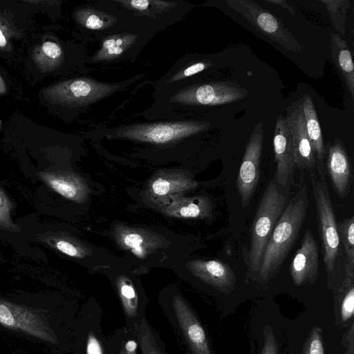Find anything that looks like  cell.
Segmentation results:
<instances>
[{
  "instance_id": "ffe728a7",
  "label": "cell",
  "mask_w": 354,
  "mask_h": 354,
  "mask_svg": "<svg viewBox=\"0 0 354 354\" xmlns=\"http://www.w3.org/2000/svg\"><path fill=\"white\" fill-rule=\"evenodd\" d=\"M337 232L346 255V275L354 279V216L339 222Z\"/></svg>"
},
{
  "instance_id": "f1b7e54d",
  "label": "cell",
  "mask_w": 354,
  "mask_h": 354,
  "mask_svg": "<svg viewBox=\"0 0 354 354\" xmlns=\"http://www.w3.org/2000/svg\"><path fill=\"white\" fill-rule=\"evenodd\" d=\"M87 354H102L100 346L93 337H91L88 342Z\"/></svg>"
},
{
  "instance_id": "277c9868",
  "label": "cell",
  "mask_w": 354,
  "mask_h": 354,
  "mask_svg": "<svg viewBox=\"0 0 354 354\" xmlns=\"http://www.w3.org/2000/svg\"><path fill=\"white\" fill-rule=\"evenodd\" d=\"M285 204V197L279 193L274 180H271L263 192L251 227L248 254L250 274L258 272L265 248Z\"/></svg>"
},
{
  "instance_id": "6da1fadb",
  "label": "cell",
  "mask_w": 354,
  "mask_h": 354,
  "mask_svg": "<svg viewBox=\"0 0 354 354\" xmlns=\"http://www.w3.org/2000/svg\"><path fill=\"white\" fill-rule=\"evenodd\" d=\"M307 191L301 177L299 190L284 208L265 248L257 272L261 284L268 283L278 272L299 236L307 214Z\"/></svg>"
},
{
  "instance_id": "d6986e66",
  "label": "cell",
  "mask_w": 354,
  "mask_h": 354,
  "mask_svg": "<svg viewBox=\"0 0 354 354\" xmlns=\"http://www.w3.org/2000/svg\"><path fill=\"white\" fill-rule=\"evenodd\" d=\"M32 59L41 71L50 72L63 64L65 55L60 45L47 41L34 48Z\"/></svg>"
},
{
  "instance_id": "ba28073f",
  "label": "cell",
  "mask_w": 354,
  "mask_h": 354,
  "mask_svg": "<svg viewBox=\"0 0 354 354\" xmlns=\"http://www.w3.org/2000/svg\"><path fill=\"white\" fill-rule=\"evenodd\" d=\"M226 3L270 39L286 50L301 53V47L284 24L258 3L250 0H227Z\"/></svg>"
},
{
  "instance_id": "484cf974",
  "label": "cell",
  "mask_w": 354,
  "mask_h": 354,
  "mask_svg": "<svg viewBox=\"0 0 354 354\" xmlns=\"http://www.w3.org/2000/svg\"><path fill=\"white\" fill-rule=\"evenodd\" d=\"M342 345L345 348L344 354H354V323L352 322L348 329L342 337Z\"/></svg>"
},
{
  "instance_id": "d6a6232c",
  "label": "cell",
  "mask_w": 354,
  "mask_h": 354,
  "mask_svg": "<svg viewBox=\"0 0 354 354\" xmlns=\"http://www.w3.org/2000/svg\"><path fill=\"white\" fill-rule=\"evenodd\" d=\"M6 91H7V88H6V83H5L4 80H3V78L1 77V76L0 75V95L6 93Z\"/></svg>"
},
{
  "instance_id": "7c38bea8",
  "label": "cell",
  "mask_w": 354,
  "mask_h": 354,
  "mask_svg": "<svg viewBox=\"0 0 354 354\" xmlns=\"http://www.w3.org/2000/svg\"><path fill=\"white\" fill-rule=\"evenodd\" d=\"M0 324L45 341L54 342L44 322L30 310L0 299Z\"/></svg>"
},
{
  "instance_id": "4dcf8cb0",
  "label": "cell",
  "mask_w": 354,
  "mask_h": 354,
  "mask_svg": "<svg viewBox=\"0 0 354 354\" xmlns=\"http://www.w3.org/2000/svg\"><path fill=\"white\" fill-rule=\"evenodd\" d=\"M3 24H0V48H6L8 45V28L3 30Z\"/></svg>"
},
{
  "instance_id": "44dd1931",
  "label": "cell",
  "mask_w": 354,
  "mask_h": 354,
  "mask_svg": "<svg viewBox=\"0 0 354 354\" xmlns=\"http://www.w3.org/2000/svg\"><path fill=\"white\" fill-rule=\"evenodd\" d=\"M354 279L346 277L337 289V305L339 309L340 320L346 322L350 320L354 313Z\"/></svg>"
},
{
  "instance_id": "9a60e30c",
  "label": "cell",
  "mask_w": 354,
  "mask_h": 354,
  "mask_svg": "<svg viewBox=\"0 0 354 354\" xmlns=\"http://www.w3.org/2000/svg\"><path fill=\"white\" fill-rule=\"evenodd\" d=\"M196 273L218 290L230 294L236 283L234 273L230 266L217 260L196 261L194 263Z\"/></svg>"
},
{
  "instance_id": "603a6c76",
  "label": "cell",
  "mask_w": 354,
  "mask_h": 354,
  "mask_svg": "<svg viewBox=\"0 0 354 354\" xmlns=\"http://www.w3.org/2000/svg\"><path fill=\"white\" fill-rule=\"evenodd\" d=\"M12 201L0 187V228L10 232H19L20 227L12 219Z\"/></svg>"
},
{
  "instance_id": "4316f807",
  "label": "cell",
  "mask_w": 354,
  "mask_h": 354,
  "mask_svg": "<svg viewBox=\"0 0 354 354\" xmlns=\"http://www.w3.org/2000/svg\"><path fill=\"white\" fill-rule=\"evenodd\" d=\"M142 241L143 240L142 236L135 233L129 234L124 239L125 245L131 248L137 254H139L142 252L141 248Z\"/></svg>"
},
{
  "instance_id": "cb8c5ba5",
  "label": "cell",
  "mask_w": 354,
  "mask_h": 354,
  "mask_svg": "<svg viewBox=\"0 0 354 354\" xmlns=\"http://www.w3.org/2000/svg\"><path fill=\"white\" fill-rule=\"evenodd\" d=\"M301 354H326L321 328L318 326L312 328L304 344Z\"/></svg>"
},
{
  "instance_id": "30bf717a",
  "label": "cell",
  "mask_w": 354,
  "mask_h": 354,
  "mask_svg": "<svg viewBox=\"0 0 354 354\" xmlns=\"http://www.w3.org/2000/svg\"><path fill=\"white\" fill-rule=\"evenodd\" d=\"M286 120L292 138L295 166L315 173V153L306 131L301 99L287 109Z\"/></svg>"
},
{
  "instance_id": "9c48e42d",
  "label": "cell",
  "mask_w": 354,
  "mask_h": 354,
  "mask_svg": "<svg viewBox=\"0 0 354 354\" xmlns=\"http://www.w3.org/2000/svg\"><path fill=\"white\" fill-rule=\"evenodd\" d=\"M263 142V124L259 123L249 137L236 180L243 207L250 205L259 180Z\"/></svg>"
},
{
  "instance_id": "4fadbf2b",
  "label": "cell",
  "mask_w": 354,
  "mask_h": 354,
  "mask_svg": "<svg viewBox=\"0 0 354 354\" xmlns=\"http://www.w3.org/2000/svg\"><path fill=\"white\" fill-rule=\"evenodd\" d=\"M326 168L337 196L346 198L352 183L351 162L344 144L338 138L328 148Z\"/></svg>"
},
{
  "instance_id": "5b68a950",
  "label": "cell",
  "mask_w": 354,
  "mask_h": 354,
  "mask_svg": "<svg viewBox=\"0 0 354 354\" xmlns=\"http://www.w3.org/2000/svg\"><path fill=\"white\" fill-rule=\"evenodd\" d=\"M132 22L156 35L183 21L193 5L185 0H118Z\"/></svg>"
},
{
  "instance_id": "8992f818",
  "label": "cell",
  "mask_w": 354,
  "mask_h": 354,
  "mask_svg": "<svg viewBox=\"0 0 354 354\" xmlns=\"http://www.w3.org/2000/svg\"><path fill=\"white\" fill-rule=\"evenodd\" d=\"M320 239L323 248V260L326 270L333 272L338 257L339 238L337 223L326 179L317 178L310 173Z\"/></svg>"
},
{
  "instance_id": "d4e9b609",
  "label": "cell",
  "mask_w": 354,
  "mask_h": 354,
  "mask_svg": "<svg viewBox=\"0 0 354 354\" xmlns=\"http://www.w3.org/2000/svg\"><path fill=\"white\" fill-rule=\"evenodd\" d=\"M263 335L264 343L261 354H278V343L272 327L268 324L264 327Z\"/></svg>"
},
{
  "instance_id": "7a4b0ae2",
  "label": "cell",
  "mask_w": 354,
  "mask_h": 354,
  "mask_svg": "<svg viewBox=\"0 0 354 354\" xmlns=\"http://www.w3.org/2000/svg\"><path fill=\"white\" fill-rule=\"evenodd\" d=\"M142 75L138 74L118 82H100L86 76L76 77L45 88L42 95L52 104L84 112L102 100L126 90Z\"/></svg>"
},
{
  "instance_id": "83f0119b",
  "label": "cell",
  "mask_w": 354,
  "mask_h": 354,
  "mask_svg": "<svg viewBox=\"0 0 354 354\" xmlns=\"http://www.w3.org/2000/svg\"><path fill=\"white\" fill-rule=\"evenodd\" d=\"M152 189L156 195H165L169 192L170 183L165 179L158 178L153 183Z\"/></svg>"
},
{
  "instance_id": "e0dca14e",
  "label": "cell",
  "mask_w": 354,
  "mask_h": 354,
  "mask_svg": "<svg viewBox=\"0 0 354 354\" xmlns=\"http://www.w3.org/2000/svg\"><path fill=\"white\" fill-rule=\"evenodd\" d=\"M38 177L50 189L62 196L73 201H80L84 187L75 176L66 172L39 171Z\"/></svg>"
},
{
  "instance_id": "f546056e",
  "label": "cell",
  "mask_w": 354,
  "mask_h": 354,
  "mask_svg": "<svg viewBox=\"0 0 354 354\" xmlns=\"http://www.w3.org/2000/svg\"><path fill=\"white\" fill-rule=\"evenodd\" d=\"M265 1L272 3L274 5L279 6L280 7L286 9L292 15H295V12L293 8L288 3V2L285 0H264Z\"/></svg>"
},
{
  "instance_id": "1f68e13d",
  "label": "cell",
  "mask_w": 354,
  "mask_h": 354,
  "mask_svg": "<svg viewBox=\"0 0 354 354\" xmlns=\"http://www.w3.org/2000/svg\"><path fill=\"white\" fill-rule=\"evenodd\" d=\"M121 292L122 294L128 299L133 298L135 296L133 289L127 285H124L122 287Z\"/></svg>"
},
{
  "instance_id": "2e32d148",
  "label": "cell",
  "mask_w": 354,
  "mask_h": 354,
  "mask_svg": "<svg viewBox=\"0 0 354 354\" xmlns=\"http://www.w3.org/2000/svg\"><path fill=\"white\" fill-rule=\"evenodd\" d=\"M301 101L306 131L315 153L316 170L322 179H326L323 166L325 148L314 102L307 93L303 95Z\"/></svg>"
},
{
  "instance_id": "5bb4252c",
  "label": "cell",
  "mask_w": 354,
  "mask_h": 354,
  "mask_svg": "<svg viewBox=\"0 0 354 354\" xmlns=\"http://www.w3.org/2000/svg\"><path fill=\"white\" fill-rule=\"evenodd\" d=\"M276 176L279 184L285 185L295 167L294 148L285 117L279 115L273 139Z\"/></svg>"
},
{
  "instance_id": "7402d4cb",
  "label": "cell",
  "mask_w": 354,
  "mask_h": 354,
  "mask_svg": "<svg viewBox=\"0 0 354 354\" xmlns=\"http://www.w3.org/2000/svg\"><path fill=\"white\" fill-rule=\"evenodd\" d=\"M325 4L335 30L340 35H345L346 12L350 8L349 0H319Z\"/></svg>"
},
{
  "instance_id": "836d02e7",
  "label": "cell",
  "mask_w": 354,
  "mask_h": 354,
  "mask_svg": "<svg viewBox=\"0 0 354 354\" xmlns=\"http://www.w3.org/2000/svg\"><path fill=\"white\" fill-rule=\"evenodd\" d=\"M136 348V344L133 341L129 342L126 345V348L129 351H133Z\"/></svg>"
},
{
  "instance_id": "3957f363",
  "label": "cell",
  "mask_w": 354,
  "mask_h": 354,
  "mask_svg": "<svg viewBox=\"0 0 354 354\" xmlns=\"http://www.w3.org/2000/svg\"><path fill=\"white\" fill-rule=\"evenodd\" d=\"M73 18L88 41H99L127 31L151 33L137 27L118 0H99L81 5L74 10Z\"/></svg>"
},
{
  "instance_id": "ac0fdd59",
  "label": "cell",
  "mask_w": 354,
  "mask_h": 354,
  "mask_svg": "<svg viewBox=\"0 0 354 354\" xmlns=\"http://www.w3.org/2000/svg\"><path fill=\"white\" fill-rule=\"evenodd\" d=\"M330 48L333 62L354 99V66L350 49L345 39L337 32L331 33Z\"/></svg>"
},
{
  "instance_id": "52a82bcc",
  "label": "cell",
  "mask_w": 354,
  "mask_h": 354,
  "mask_svg": "<svg viewBox=\"0 0 354 354\" xmlns=\"http://www.w3.org/2000/svg\"><path fill=\"white\" fill-rule=\"evenodd\" d=\"M151 33L127 31L115 33L99 41V47L86 59L90 65H109L135 62L143 48L154 37Z\"/></svg>"
},
{
  "instance_id": "8fae6325",
  "label": "cell",
  "mask_w": 354,
  "mask_h": 354,
  "mask_svg": "<svg viewBox=\"0 0 354 354\" xmlns=\"http://www.w3.org/2000/svg\"><path fill=\"white\" fill-rule=\"evenodd\" d=\"M319 248L312 232L308 229L291 261L290 272L295 285L316 282L319 273Z\"/></svg>"
}]
</instances>
